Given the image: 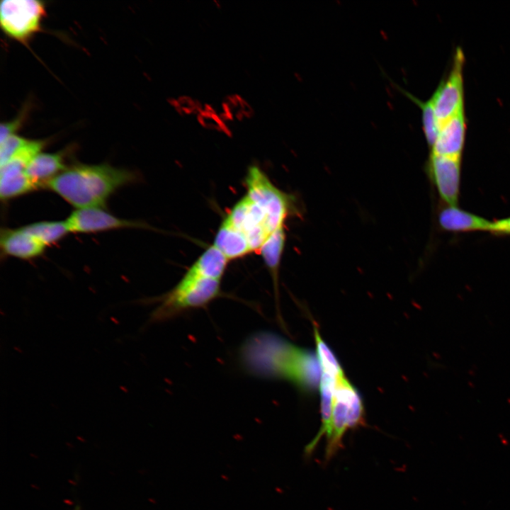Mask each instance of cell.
I'll return each instance as SVG.
<instances>
[{"label": "cell", "mask_w": 510, "mask_h": 510, "mask_svg": "<svg viewBox=\"0 0 510 510\" xmlns=\"http://www.w3.org/2000/svg\"><path fill=\"white\" fill-rule=\"evenodd\" d=\"M213 245L228 260L243 257L252 251L244 234L234 227L226 218L221 223L217 232Z\"/></svg>", "instance_id": "16"}, {"label": "cell", "mask_w": 510, "mask_h": 510, "mask_svg": "<svg viewBox=\"0 0 510 510\" xmlns=\"http://www.w3.org/2000/svg\"><path fill=\"white\" fill-rule=\"evenodd\" d=\"M363 400L344 372L336 380L332 400L329 431L326 436L324 460H331L342 448L346 434L365 425Z\"/></svg>", "instance_id": "3"}, {"label": "cell", "mask_w": 510, "mask_h": 510, "mask_svg": "<svg viewBox=\"0 0 510 510\" xmlns=\"http://www.w3.org/2000/svg\"><path fill=\"white\" fill-rule=\"evenodd\" d=\"M466 134L465 110L459 112L439 128L431 153L437 155L461 158Z\"/></svg>", "instance_id": "11"}, {"label": "cell", "mask_w": 510, "mask_h": 510, "mask_svg": "<svg viewBox=\"0 0 510 510\" xmlns=\"http://www.w3.org/2000/svg\"><path fill=\"white\" fill-rule=\"evenodd\" d=\"M403 92L421 108L423 130L426 142L429 147H431L436 140L439 125L430 98L426 101H422L407 91H404Z\"/></svg>", "instance_id": "20"}, {"label": "cell", "mask_w": 510, "mask_h": 510, "mask_svg": "<svg viewBox=\"0 0 510 510\" xmlns=\"http://www.w3.org/2000/svg\"><path fill=\"white\" fill-rule=\"evenodd\" d=\"M65 221L69 232L74 233H94L143 227V225L139 222L118 217L103 208L76 209Z\"/></svg>", "instance_id": "9"}, {"label": "cell", "mask_w": 510, "mask_h": 510, "mask_svg": "<svg viewBox=\"0 0 510 510\" xmlns=\"http://www.w3.org/2000/svg\"><path fill=\"white\" fill-rule=\"evenodd\" d=\"M285 241L284 226L272 232L261 246L260 254L273 280L277 289L278 272Z\"/></svg>", "instance_id": "18"}, {"label": "cell", "mask_w": 510, "mask_h": 510, "mask_svg": "<svg viewBox=\"0 0 510 510\" xmlns=\"http://www.w3.org/2000/svg\"><path fill=\"white\" fill-rule=\"evenodd\" d=\"M132 171L107 164H78L68 166L45 187L76 209L103 208L120 188L136 181Z\"/></svg>", "instance_id": "2"}, {"label": "cell", "mask_w": 510, "mask_h": 510, "mask_svg": "<svg viewBox=\"0 0 510 510\" xmlns=\"http://www.w3.org/2000/svg\"><path fill=\"white\" fill-rule=\"evenodd\" d=\"M245 185L246 195L265 212L272 232L284 226L285 219L295 211L294 198L275 186L256 165L249 166Z\"/></svg>", "instance_id": "5"}, {"label": "cell", "mask_w": 510, "mask_h": 510, "mask_svg": "<svg viewBox=\"0 0 510 510\" xmlns=\"http://www.w3.org/2000/svg\"><path fill=\"white\" fill-rule=\"evenodd\" d=\"M45 15L43 2L37 0H3L0 7V23L4 33L27 44L40 31Z\"/></svg>", "instance_id": "6"}, {"label": "cell", "mask_w": 510, "mask_h": 510, "mask_svg": "<svg viewBox=\"0 0 510 510\" xmlns=\"http://www.w3.org/2000/svg\"><path fill=\"white\" fill-rule=\"evenodd\" d=\"M428 166L441 198L448 205L457 206L460 187L461 158L431 153Z\"/></svg>", "instance_id": "10"}, {"label": "cell", "mask_w": 510, "mask_h": 510, "mask_svg": "<svg viewBox=\"0 0 510 510\" xmlns=\"http://www.w3.org/2000/svg\"><path fill=\"white\" fill-rule=\"evenodd\" d=\"M438 223L443 230L450 232H489L492 226V222L451 205L440 210Z\"/></svg>", "instance_id": "13"}, {"label": "cell", "mask_w": 510, "mask_h": 510, "mask_svg": "<svg viewBox=\"0 0 510 510\" xmlns=\"http://www.w3.org/2000/svg\"><path fill=\"white\" fill-rule=\"evenodd\" d=\"M465 57L462 49L456 48L451 69L430 98L440 126L448 119L465 110L463 66Z\"/></svg>", "instance_id": "7"}, {"label": "cell", "mask_w": 510, "mask_h": 510, "mask_svg": "<svg viewBox=\"0 0 510 510\" xmlns=\"http://www.w3.org/2000/svg\"><path fill=\"white\" fill-rule=\"evenodd\" d=\"M489 232L497 235H510V217L492 222Z\"/></svg>", "instance_id": "23"}, {"label": "cell", "mask_w": 510, "mask_h": 510, "mask_svg": "<svg viewBox=\"0 0 510 510\" xmlns=\"http://www.w3.org/2000/svg\"><path fill=\"white\" fill-rule=\"evenodd\" d=\"M220 294V280L187 271L175 287L162 297L159 305L152 312L151 319L166 321L192 310L203 308Z\"/></svg>", "instance_id": "4"}, {"label": "cell", "mask_w": 510, "mask_h": 510, "mask_svg": "<svg viewBox=\"0 0 510 510\" xmlns=\"http://www.w3.org/2000/svg\"><path fill=\"white\" fill-rule=\"evenodd\" d=\"M28 141V139L14 135L1 142L0 166L7 163Z\"/></svg>", "instance_id": "21"}, {"label": "cell", "mask_w": 510, "mask_h": 510, "mask_svg": "<svg viewBox=\"0 0 510 510\" xmlns=\"http://www.w3.org/2000/svg\"><path fill=\"white\" fill-rule=\"evenodd\" d=\"M29 108L28 105H25L14 119L1 123L0 143L8 137L16 135L27 118Z\"/></svg>", "instance_id": "22"}, {"label": "cell", "mask_w": 510, "mask_h": 510, "mask_svg": "<svg viewBox=\"0 0 510 510\" xmlns=\"http://www.w3.org/2000/svg\"><path fill=\"white\" fill-rule=\"evenodd\" d=\"M45 246L58 242L69 232L66 221H40L22 227Z\"/></svg>", "instance_id": "19"}, {"label": "cell", "mask_w": 510, "mask_h": 510, "mask_svg": "<svg viewBox=\"0 0 510 510\" xmlns=\"http://www.w3.org/2000/svg\"><path fill=\"white\" fill-rule=\"evenodd\" d=\"M225 218L244 234L252 251L259 250L272 233L266 215L246 195L232 207Z\"/></svg>", "instance_id": "8"}, {"label": "cell", "mask_w": 510, "mask_h": 510, "mask_svg": "<svg viewBox=\"0 0 510 510\" xmlns=\"http://www.w3.org/2000/svg\"><path fill=\"white\" fill-rule=\"evenodd\" d=\"M67 152L55 153L40 152L28 165L26 173L29 179L38 187H45L46 183L64 171Z\"/></svg>", "instance_id": "14"}, {"label": "cell", "mask_w": 510, "mask_h": 510, "mask_svg": "<svg viewBox=\"0 0 510 510\" xmlns=\"http://www.w3.org/2000/svg\"><path fill=\"white\" fill-rule=\"evenodd\" d=\"M38 188L27 176L26 169L5 164L0 168V198L8 200Z\"/></svg>", "instance_id": "15"}, {"label": "cell", "mask_w": 510, "mask_h": 510, "mask_svg": "<svg viewBox=\"0 0 510 510\" xmlns=\"http://www.w3.org/2000/svg\"><path fill=\"white\" fill-rule=\"evenodd\" d=\"M228 261L227 257L212 244L205 249L188 271L205 278L221 280Z\"/></svg>", "instance_id": "17"}, {"label": "cell", "mask_w": 510, "mask_h": 510, "mask_svg": "<svg viewBox=\"0 0 510 510\" xmlns=\"http://www.w3.org/2000/svg\"><path fill=\"white\" fill-rule=\"evenodd\" d=\"M0 246L2 252L21 259H30L40 256L45 246L22 227L17 229H2Z\"/></svg>", "instance_id": "12"}, {"label": "cell", "mask_w": 510, "mask_h": 510, "mask_svg": "<svg viewBox=\"0 0 510 510\" xmlns=\"http://www.w3.org/2000/svg\"><path fill=\"white\" fill-rule=\"evenodd\" d=\"M239 361L254 376L285 380L305 393L319 390L322 370L316 352L273 332L260 331L250 335L241 346Z\"/></svg>", "instance_id": "1"}]
</instances>
